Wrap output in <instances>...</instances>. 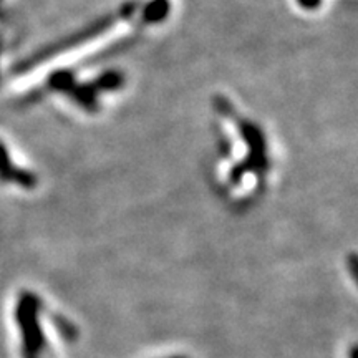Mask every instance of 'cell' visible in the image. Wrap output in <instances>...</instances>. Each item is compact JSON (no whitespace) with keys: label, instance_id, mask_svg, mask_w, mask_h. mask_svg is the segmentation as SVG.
I'll return each instance as SVG.
<instances>
[{"label":"cell","instance_id":"obj_1","mask_svg":"<svg viewBox=\"0 0 358 358\" xmlns=\"http://www.w3.org/2000/svg\"><path fill=\"white\" fill-rule=\"evenodd\" d=\"M138 7H140L138 0H128V2L116 7L115 10H111L108 13H105V15L98 17V19L93 22H90L88 25H85L83 29L77 30V32L66 35V37L57 40V42L48 43L45 45V47L38 48L37 52L30 53L29 57H25L24 60L19 62V64H15V66H12V73L24 75L27 71L37 69L38 65L45 64V62L52 60V58L64 55L65 52L83 47V45L92 42V40L101 37V35L108 32L110 29H113V25L133 17L134 12L138 10Z\"/></svg>","mask_w":358,"mask_h":358},{"label":"cell","instance_id":"obj_4","mask_svg":"<svg viewBox=\"0 0 358 358\" xmlns=\"http://www.w3.org/2000/svg\"><path fill=\"white\" fill-rule=\"evenodd\" d=\"M100 95L95 83L92 82H75L69 92L65 93V96H69L80 110L87 111V113H96L100 111Z\"/></svg>","mask_w":358,"mask_h":358},{"label":"cell","instance_id":"obj_5","mask_svg":"<svg viewBox=\"0 0 358 358\" xmlns=\"http://www.w3.org/2000/svg\"><path fill=\"white\" fill-rule=\"evenodd\" d=\"M171 13L169 0H150L141 8V20L148 25H156L164 22Z\"/></svg>","mask_w":358,"mask_h":358},{"label":"cell","instance_id":"obj_2","mask_svg":"<svg viewBox=\"0 0 358 358\" xmlns=\"http://www.w3.org/2000/svg\"><path fill=\"white\" fill-rule=\"evenodd\" d=\"M42 302L32 290L20 294L15 307V322L19 327L24 358H40L45 350V334L40 322Z\"/></svg>","mask_w":358,"mask_h":358},{"label":"cell","instance_id":"obj_8","mask_svg":"<svg viewBox=\"0 0 358 358\" xmlns=\"http://www.w3.org/2000/svg\"><path fill=\"white\" fill-rule=\"evenodd\" d=\"M348 266H350V272H352V277H353V280H357V256L355 254H352L350 256V264H348Z\"/></svg>","mask_w":358,"mask_h":358},{"label":"cell","instance_id":"obj_3","mask_svg":"<svg viewBox=\"0 0 358 358\" xmlns=\"http://www.w3.org/2000/svg\"><path fill=\"white\" fill-rule=\"evenodd\" d=\"M0 182L3 185H17L22 189H35L38 185L37 174L30 169L17 166L12 163L6 143L0 141Z\"/></svg>","mask_w":358,"mask_h":358},{"label":"cell","instance_id":"obj_6","mask_svg":"<svg viewBox=\"0 0 358 358\" xmlns=\"http://www.w3.org/2000/svg\"><path fill=\"white\" fill-rule=\"evenodd\" d=\"M93 83L98 88V92H116L124 85V77L122 71L118 70H106L93 78Z\"/></svg>","mask_w":358,"mask_h":358},{"label":"cell","instance_id":"obj_10","mask_svg":"<svg viewBox=\"0 0 358 358\" xmlns=\"http://www.w3.org/2000/svg\"><path fill=\"white\" fill-rule=\"evenodd\" d=\"M166 358H187V357H182V355H174V357H166Z\"/></svg>","mask_w":358,"mask_h":358},{"label":"cell","instance_id":"obj_9","mask_svg":"<svg viewBox=\"0 0 358 358\" xmlns=\"http://www.w3.org/2000/svg\"><path fill=\"white\" fill-rule=\"evenodd\" d=\"M357 352H358V347L355 345V343H353V347L350 350V358H357Z\"/></svg>","mask_w":358,"mask_h":358},{"label":"cell","instance_id":"obj_7","mask_svg":"<svg viewBox=\"0 0 358 358\" xmlns=\"http://www.w3.org/2000/svg\"><path fill=\"white\" fill-rule=\"evenodd\" d=\"M295 2L299 3V7H301L302 10H308V12L317 10V8L322 6V0H295Z\"/></svg>","mask_w":358,"mask_h":358}]
</instances>
